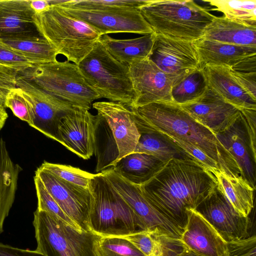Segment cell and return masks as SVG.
<instances>
[{
	"label": "cell",
	"mask_w": 256,
	"mask_h": 256,
	"mask_svg": "<svg viewBox=\"0 0 256 256\" xmlns=\"http://www.w3.org/2000/svg\"><path fill=\"white\" fill-rule=\"evenodd\" d=\"M18 74L44 92L74 107L89 110L92 102L100 98L86 82L78 66L68 60L33 64L18 72Z\"/></svg>",
	"instance_id": "cell-5"
},
{
	"label": "cell",
	"mask_w": 256,
	"mask_h": 256,
	"mask_svg": "<svg viewBox=\"0 0 256 256\" xmlns=\"http://www.w3.org/2000/svg\"><path fill=\"white\" fill-rule=\"evenodd\" d=\"M99 256H145L132 243L122 238L100 237Z\"/></svg>",
	"instance_id": "cell-34"
},
{
	"label": "cell",
	"mask_w": 256,
	"mask_h": 256,
	"mask_svg": "<svg viewBox=\"0 0 256 256\" xmlns=\"http://www.w3.org/2000/svg\"><path fill=\"white\" fill-rule=\"evenodd\" d=\"M208 88L203 69L196 70L172 86V102L179 105L192 102L201 97Z\"/></svg>",
	"instance_id": "cell-31"
},
{
	"label": "cell",
	"mask_w": 256,
	"mask_h": 256,
	"mask_svg": "<svg viewBox=\"0 0 256 256\" xmlns=\"http://www.w3.org/2000/svg\"><path fill=\"white\" fill-rule=\"evenodd\" d=\"M0 256H44L41 252L15 248L0 242Z\"/></svg>",
	"instance_id": "cell-44"
},
{
	"label": "cell",
	"mask_w": 256,
	"mask_h": 256,
	"mask_svg": "<svg viewBox=\"0 0 256 256\" xmlns=\"http://www.w3.org/2000/svg\"><path fill=\"white\" fill-rule=\"evenodd\" d=\"M34 182L38 198L37 208L60 220L75 228L82 231L63 212L45 188L40 179L36 175L34 176Z\"/></svg>",
	"instance_id": "cell-35"
},
{
	"label": "cell",
	"mask_w": 256,
	"mask_h": 256,
	"mask_svg": "<svg viewBox=\"0 0 256 256\" xmlns=\"http://www.w3.org/2000/svg\"><path fill=\"white\" fill-rule=\"evenodd\" d=\"M105 178L132 210L140 230L180 238L182 230L160 214L144 198L140 186L126 180L111 168L102 172Z\"/></svg>",
	"instance_id": "cell-12"
},
{
	"label": "cell",
	"mask_w": 256,
	"mask_h": 256,
	"mask_svg": "<svg viewBox=\"0 0 256 256\" xmlns=\"http://www.w3.org/2000/svg\"><path fill=\"white\" fill-rule=\"evenodd\" d=\"M78 66L100 98L130 106L134 92L129 66L116 60L99 40Z\"/></svg>",
	"instance_id": "cell-7"
},
{
	"label": "cell",
	"mask_w": 256,
	"mask_h": 256,
	"mask_svg": "<svg viewBox=\"0 0 256 256\" xmlns=\"http://www.w3.org/2000/svg\"><path fill=\"white\" fill-rule=\"evenodd\" d=\"M40 167L70 183L89 188L92 180L96 175L70 166L44 161Z\"/></svg>",
	"instance_id": "cell-33"
},
{
	"label": "cell",
	"mask_w": 256,
	"mask_h": 256,
	"mask_svg": "<svg viewBox=\"0 0 256 256\" xmlns=\"http://www.w3.org/2000/svg\"><path fill=\"white\" fill-rule=\"evenodd\" d=\"M188 218L180 240L201 256H226L227 242L198 212L187 210Z\"/></svg>",
	"instance_id": "cell-20"
},
{
	"label": "cell",
	"mask_w": 256,
	"mask_h": 256,
	"mask_svg": "<svg viewBox=\"0 0 256 256\" xmlns=\"http://www.w3.org/2000/svg\"><path fill=\"white\" fill-rule=\"evenodd\" d=\"M39 34L67 60L77 65L92 50L102 36L88 24L51 5L36 14Z\"/></svg>",
	"instance_id": "cell-4"
},
{
	"label": "cell",
	"mask_w": 256,
	"mask_h": 256,
	"mask_svg": "<svg viewBox=\"0 0 256 256\" xmlns=\"http://www.w3.org/2000/svg\"><path fill=\"white\" fill-rule=\"evenodd\" d=\"M180 106L192 118L214 134L226 130L240 112L210 88L195 101Z\"/></svg>",
	"instance_id": "cell-19"
},
{
	"label": "cell",
	"mask_w": 256,
	"mask_h": 256,
	"mask_svg": "<svg viewBox=\"0 0 256 256\" xmlns=\"http://www.w3.org/2000/svg\"><path fill=\"white\" fill-rule=\"evenodd\" d=\"M226 256H256V236L227 242Z\"/></svg>",
	"instance_id": "cell-40"
},
{
	"label": "cell",
	"mask_w": 256,
	"mask_h": 256,
	"mask_svg": "<svg viewBox=\"0 0 256 256\" xmlns=\"http://www.w3.org/2000/svg\"><path fill=\"white\" fill-rule=\"evenodd\" d=\"M211 172L218 188L234 209L241 216L248 217L254 208L255 189L242 178L232 176L220 170Z\"/></svg>",
	"instance_id": "cell-29"
},
{
	"label": "cell",
	"mask_w": 256,
	"mask_h": 256,
	"mask_svg": "<svg viewBox=\"0 0 256 256\" xmlns=\"http://www.w3.org/2000/svg\"><path fill=\"white\" fill-rule=\"evenodd\" d=\"M92 106L98 114L104 118L111 130L118 152L116 162L134 152L140 134L130 108L110 101L96 102Z\"/></svg>",
	"instance_id": "cell-18"
},
{
	"label": "cell",
	"mask_w": 256,
	"mask_h": 256,
	"mask_svg": "<svg viewBox=\"0 0 256 256\" xmlns=\"http://www.w3.org/2000/svg\"><path fill=\"white\" fill-rule=\"evenodd\" d=\"M63 212L82 231H90V216L94 198L89 188L70 183L40 166L35 172Z\"/></svg>",
	"instance_id": "cell-11"
},
{
	"label": "cell",
	"mask_w": 256,
	"mask_h": 256,
	"mask_svg": "<svg viewBox=\"0 0 256 256\" xmlns=\"http://www.w3.org/2000/svg\"><path fill=\"white\" fill-rule=\"evenodd\" d=\"M94 120L88 110L74 107L60 120V143L84 160L94 152Z\"/></svg>",
	"instance_id": "cell-17"
},
{
	"label": "cell",
	"mask_w": 256,
	"mask_h": 256,
	"mask_svg": "<svg viewBox=\"0 0 256 256\" xmlns=\"http://www.w3.org/2000/svg\"><path fill=\"white\" fill-rule=\"evenodd\" d=\"M226 242L250 236L249 217L240 215L228 201L218 186L194 209Z\"/></svg>",
	"instance_id": "cell-15"
},
{
	"label": "cell",
	"mask_w": 256,
	"mask_h": 256,
	"mask_svg": "<svg viewBox=\"0 0 256 256\" xmlns=\"http://www.w3.org/2000/svg\"><path fill=\"white\" fill-rule=\"evenodd\" d=\"M16 87L22 90L32 106L33 118L31 126L59 142L60 122L74 107L44 92L18 74Z\"/></svg>",
	"instance_id": "cell-16"
},
{
	"label": "cell",
	"mask_w": 256,
	"mask_h": 256,
	"mask_svg": "<svg viewBox=\"0 0 256 256\" xmlns=\"http://www.w3.org/2000/svg\"><path fill=\"white\" fill-rule=\"evenodd\" d=\"M230 70L240 73L256 72V55L244 58Z\"/></svg>",
	"instance_id": "cell-45"
},
{
	"label": "cell",
	"mask_w": 256,
	"mask_h": 256,
	"mask_svg": "<svg viewBox=\"0 0 256 256\" xmlns=\"http://www.w3.org/2000/svg\"><path fill=\"white\" fill-rule=\"evenodd\" d=\"M37 34L30 0H0V37Z\"/></svg>",
	"instance_id": "cell-21"
},
{
	"label": "cell",
	"mask_w": 256,
	"mask_h": 256,
	"mask_svg": "<svg viewBox=\"0 0 256 256\" xmlns=\"http://www.w3.org/2000/svg\"><path fill=\"white\" fill-rule=\"evenodd\" d=\"M256 110L243 109L224 131L215 135L236 162L242 178L254 189L256 183Z\"/></svg>",
	"instance_id": "cell-9"
},
{
	"label": "cell",
	"mask_w": 256,
	"mask_h": 256,
	"mask_svg": "<svg viewBox=\"0 0 256 256\" xmlns=\"http://www.w3.org/2000/svg\"><path fill=\"white\" fill-rule=\"evenodd\" d=\"M216 186L215 176L198 162L174 158L140 188L146 199L182 232L187 210H194Z\"/></svg>",
	"instance_id": "cell-1"
},
{
	"label": "cell",
	"mask_w": 256,
	"mask_h": 256,
	"mask_svg": "<svg viewBox=\"0 0 256 256\" xmlns=\"http://www.w3.org/2000/svg\"><path fill=\"white\" fill-rule=\"evenodd\" d=\"M160 234L144 230L122 237L132 243L145 256H161Z\"/></svg>",
	"instance_id": "cell-36"
},
{
	"label": "cell",
	"mask_w": 256,
	"mask_h": 256,
	"mask_svg": "<svg viewBox=\"0 0 256 256\" xmlns=\"http://www.w3.org/2000/svg\"><path fill=\"white\" fill-rule=\"evenodd\" d=\"M90 189L94 198L89 220L91 232L101 237L122 238L141 230L132 210L102 172L92 180Z\"/></svg>",
	"instance_id": "cell-6"
},
{
	"label": "cell",
	"mask_w": 256,
	"mask_h": 256,
	"mask_svg": "<svg viewBox=\"0 0 256 256\" xmlns=\"http://www.w3.org/2000/svg\"><path fill=\"white\" fill-rule=\"evenodd\" d=\"M0 44L27 59L32 64L56 60V51L40 34L0 37Z\"/></svg>",
	"instance_id": "cell-28"
},
{
	"label": "cell",
	"mask_w": 256,
	"mask_h": 256,
	"mask_svg": "<svg viewBox=\"0 0 256 256\" xmlns=\"http://www.w3.org/2000/svg\"><path fill=\"white\" fill-rule=\"evenodd\" d=\"M128 66L134 92L130 108L156 102H173L171 96L173 79L149 58Z\"/></svg>",
	"instance_id": "cell-14"
},
{
	"label": "cell",
	"mask_w": 256,
	"mask_h": 256,
	"mask_svg": "<svg viewBox=\"0 0 256 256\" xmlns=\"http://www.w3.org/2000/svg\"><path fill=\"white\" fill-rule=\"evenodd\" d=\"M208 88L238 110H256V100L249 95L232 75L229 68L207 66L203 68Z\"/></svg>",
	"instance_id": "cell-22"
},
{
	"label": "cell",
	"mask_w": 256,
	"mask_h": 256,
	"mask_svg": "<svg viewBox=\"0 0 256 256\" xmlns=\"http://www.w3.org/2000/svg\"><path fill=\"white\" fill-rule=\"evenodd\" d=\"M165 164L153 156L132 152L119 160L112 168L126 180L141 186L154 176Z\"/></svg>",
	"instance_id": "cell-27"
},
{
	"label": "cell",
	"mask_w": 256,
	"mask_h": 256,
	"mask_svg": "<svg viewBox=\"0 0 256 256\" xmlns=\"http://www.w3.org/2000/svg\"><path fill=\"white\" fill-rule=\"evenodd\" d=\"M58 6L67 14L92 26L102 35L112 33H153L140 9L124 7L78 8Z\"/></svg>",
	"instance_id": "cell-10"
},
{
	"label": "cell",
	"mask_w": 256,
	"mask_h": 256,
	"mask_svg": "<svg viewBox=\"0 0 256 256\" xmlns=\"http://www.w3.org/2000/svg\"><path fill=\"white\" fill-rule=\"evenodd\" d=\"M134 122L140 136L134 152L152 155L165 163L174 158L198 162L163 134Z\"/></svg>",
	"instance_id": "cell-25"
},
{
	"label": "cell",
	"mask_w": 256,
	"mask_h": 256,
	"mask_svg": "<svg viewBox=\"0 0 256 256\" xmlns=\"http://www.w3.org/2000/svg\"><path fill=\"white\" fill-rule=\"evenodd\" d=\"M130 108L134 122L193 144L214 160L220 170L243 178L236 162L216 135L192 118L180 105L174 102H156Z\"/></svg>",
	"instance_id": "cell-2"
},
{
	"label": "cell",
	"mask_w": 256,
	"mask_h": 256,
	"mask_svg": "<svg viewBox=\"0 0 256 256\" xmlns=\"http://www.w3.org/2000/svg\"><path fill=\"white\" fill-rule=\"evenodd\" d=\"M149 58L173 79L174 84L188 74L202 68L192 42L160 34H156Z\"/></svg>",
	"instance_id": "cell-13"
},
{
	"label": "cell",
	"mask_w": 256,
	"mask_h": 256,
	"mask_svg": "<svg viewBox=\"0 0 256 256\" xmlns=\"http://www.w3.org/2000/svg\"><path fill=\"white\" fill-rule=\"evenodd\" d=\"M140 10L155 34L191 42L203 38L216 17L190 0H150Z\"/></svg>",
	"instance_id": "cell-3"
},
{
	"label": "cell",
	"mask_w": 256,
	"mask_h": 256,
	"mask_svg": "<svg viewBox=\"0 0 256 256\" xmlns=\"http://www.w3.org/2000/svg\"><path fill=\"white\" fill-rule=\"evenodd\" d=\"M30 4L36 14L40 13L50 6L48 0H30Z\"/></svg>",
	"instance_id": "cell-46"
},
{
	"label": "cell",
	"mask_w": 256,
	"mask_h": 256,
	"mask_svg": "<svg viewBox=\"0 0 256 256\" xmlns=\"http://www.w3.org/2000/svg\"><path fill=\"white\" fill-rule=\"evenodd\" d=\"M34 216L36 250L44 256H99L101 236L80 230L38 208Z\"/></svg>",
	"instance_id": "cell-8"
},
{
	"label": "cell",
	"mask_w": 256,
	"mask_h": 256,
	"mask_svg": "<svg viewBox=\"0 0 256 256\" xmlns=\"http://www.w3.org/2000/svg\"><path fill=\"white\" fill-rule=\"evenodd\" d=\"M214 8L210 10L220 12L224 17L246 25L256 26V0H207Z\"/></svg>",
	"instance_id": "cell-32"
},
{
	"label": "cell",
	"mask_w": 256,
	"mask_h": 256,
	"mask_svg": "<svg viewBox=\"0 0 256 256\" xmlns=\"http://www.w3.org/2000/svg\"><path fill=\"white\" fill-rule=\"evenodd\" d=\"M22 168L12 160L6 144L0 138V234L14 202L18 180Z\"/></svg>",
	"instance_id": "cell-30"
},
{
	"label": "cell",
	"mask_w": 256,
	"mask_h": 256,
	"mask_svg": "<svg viewBox=\"0 0 256 256\" xmlns=\"http://www.w3.org/2000/svg\"><path fill=\"white\" fill-rule=\"evenodd\" d=\"M161 256H201L193 252L176 238L160 234Z\"/></svg>",
	"instance_id": "cell-39"
},
{
	"label": "cell",
	"mask_w": 256,
	"mask_h": 256,
	"mask_svg": "<svg viewBox=\"0 0 256 256\" xmlns=\"http://www.w3.org/2000/svg\"><path fill=\"white\" fill-rule=\"evenodd\" d=\"M17 70L0 65V101L5 102L8 94L16 87Z\"/></svg>",
	"instance_id": "cell-42"
},
{
	"label": "cell",
	"mask_w": 256,
	"mask_h": 256,
	"mask_svg": "<svg viewBox=\"0 0 256 256\" xmlns=\"http://www.w3.org/2000/svg\"><path fill=\"white\" fill-rule=\"evenodd\" d=\"M155 36L153 32L134 38L116 39L104 34L98 40L116 60L130 65L149 58Z\"/></svg>",
	"instance_id": "cell-24"
},
{
	"label": "cell",
	"mask_w": 256,
	"mask_h": 256,
	"mask_svg": "<svg viewBox=\"0 0 256 256\" xmlns=\"http://www.w3.org/2000/svg\"><path fill=\"white\" fill-rule=\"evenodd\" d=\"M202 68L220 66L230 68L244 58L256 55V47L222 43L201 38L192 42Z\"/></svg>",
	"instance_id": "cell-23"
},
{
	"label": "cell",
	"mask_w": 256,
	"mask_h": 256,
	"mask_svg": "<svg viewBox=\"0 0 256 256\" xmlns=\"http://www.w3.org/2000/svg\"><path fill=\"white\" fill-rule=\"evenodd\" d=\"M230 70L240 85L249 95L256 100V72L240 73Z\"/></svg>",
	"instance_id": "cell-43"
},
{
	"label": "cell",
	"mask_w": 256,
	"mask_h": 256,
	"mask_svg": "<svg viewBox=\"0 0 256 256\" xmlns=\"http://www.w3.org/2000/svg\"><path fill=\"white\" fill-rule=\"evenodd\" d=\"M0 65L22 71L33 64L27 59L0 44Z\"/></svg>",
	"instance_id": "cell-41"
},
{
	"label": "cell",
	"mask_w": 256,
	"mask_h": 256,
	"mask_svg": "<svg viewBox=\"0 0 256 256\" xmlns=\"http://www.w3.org/2000/svg\"><path fill=\"white\" fill-rule=\"evenodd\" d=\"M8 118L4 102L0 101V130L4 127Z\"/></svg>",
	"instance_id": "cell-47"
},
{
	"label": "cell",
	"mask_w": 256,
	"mask_h": 256,
	"mask_svg": "<svg viewBox=\"0 0 256 256\" xmlns=\"http://www.w3.org/2000/svg\"><path fill=\"white\" fill-rule=\"evenodd\" d=\"M4 104L15 116L32 126L33 118L32 106L20 88L16 87L8 94Z\"/></svg>",
	"instance_id": "cell-38"
},
{
	"label": "cell",
	"mask_w": 256,
	"mask_h": 256,
	"mask_svg": "<svg viewBox=\"0 0 256 256\" xmlns=\"http://www.w3.org/2000/svg\"><path fill=\"white\" fill-rule=\"evenodd\" d=\"M202 38L234 45L256 47V26L232 20L224 16H216L206 28Z\"/></svg>",
	"instance_id": "cell-26"
},
{
	"label": "cell",
	"mask_w": 256,
	"mask_h": 256,
	"mask_svg": "<svg viewBox=\"0 0 256 256\" xmlns=\"http://www.w3.org/2000/svg\"><path fill=\"white\" fill-rule=\"evenodd\" d=\"M150 0H58L54 5L78 8L100 7H124L140 9Z\"/></svg>",
	"instance_id": "cell-37"
}]
</instances>
